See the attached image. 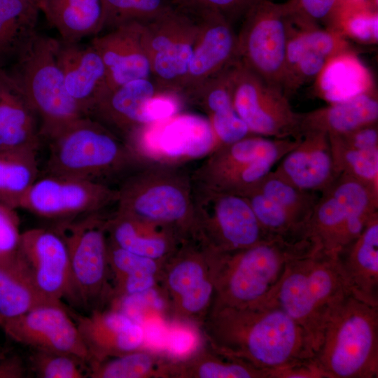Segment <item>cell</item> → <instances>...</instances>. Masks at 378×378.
Instances as JSON below:
<instances>
[{"instance_id": "1", "label": "cell", "mask_w": 378, "mask_h": 378, "mask_svg": "<svg viewBox=\"0 0 378 378\" xmlns=\"http://www.w3.org/2000/svg\"><path fill=\"white\" fill-rule=\"evenodd\" d=\"M210 336L218 351L272 374L312 359L311 335L268 302L241 307L214 305Z\"/></svg>"}, {"instance_id": "2", "label": "cell", "mask_w": 378, "mask_h": 378, "mask_svg": "<svg viewBox=\"0 0 378 378\" xmlns=\"http://www.w3.org/2000/svg\"><path fill=\"white\" fill-rule=\"evenodd\" d=\"M46 142L48 156L44 174L113 186L150 164L120 137L90 116L71 122Z\"/></svg>"}, {"instance_id": "3", "label": "cell", "mask_w": 378, "mask_h": 378, "mask_svg": "<svg viewBox=\"0 0 378 378\" xmlns=\"http://www.w3.org/2000/svg\"><path fill=\"white\" fill-rule=\"evenodd\" d=\"M313 360L325 378H377L378 306L346 295L328 314Z\"/></svg>"}, {"instance_id": "4", "label": "cell", "mask_w": 378, "mask_h": 378, "mask_svg": "<svg viewBox=\"0 0 378 378\" xmlns=\"http://www.w3.org/2000/svg\"><path fill=\"white\" fill-rule=\"evenodd\" d=\"M116 188L115 211L165 225L183 240L197 239L192 175L183 165L150 163Z\"/></svg>"}, {"instance_id": "5", "label": "cell", "mask_w": 378, "mask_h": 378, "mask_svg": "<svg viewBox=\"0 0 378 378\" xmlns=\"http://www.w3.org/2000/svg\"><path fill=\"white\" fill-rule=\"evenodd\" d=\"M317 248L310 239L290 241L273 237L241 249L214 251V305L241 307L263 302L291 260Z\"/></svg>"}, {"instance_id": "6", "label": "cell", "mask_w": 378, "mask_h": 378, "mask_svg": "<svg viewBox=\"0 0 378 378\" xmlns=\"http://www.w3.org/2000/svg\"><path fill=\"white\" fill-rule=\"evenodd\" d=\"M349 293L335 253L317 248L291 260L264 301L279 307L302 326L315 346L328 314Z\"/></svg>"}, {"instance_id": "7", "label": "cell", "mask_w": 378, "mask_h": 378, "mask_svg": "<svg viewBox=\"0 0 378 378\" xmlns=\"http://www.w3.org/2000/svg\"><path fill=\"white\" fill-rule=\"evenodd\" d=\"M58 40L35 34L17 55L12 77L36 112L46 141L61 130L88 116L69 94L58 64Z\"/></svg>"}, {"instance_id": "8", "label": "cell", "mask_w": 378, "mask_h": 378, "mask_svg": "<svg viewBox=\"0 0 378 378\" xmlns=\"http://www.w3.org/2000/svg\"><path fill=\"white\" fill-rule=\"evenodd\" d=\"M241 20L237 33L239 61L265 83L282 90L293 28L283 4L256 0Z\"/></svg>"}, {"instance_id": "9", "label": "cell", "mask_w": 378, "mask_h": 378, "mask_svg": "<svg viewBox=\"0 0 378 378\" xmlns=\"http://www.w3.org/2000/svg\"><path fill=\"white\" fill-rule=\"evenodd\" d=\"M193 202L198 241L209 249L232 251L274 237L262 228L246 197L193 183Z\"/></svg>"}, {"instance_id": "10", "label": "cell", "mask_w": 378, "mask_h": 378, "mask_svg": "<svg viewBox=\"0 0 378 378\" xmlns=\"http://www.w3.org/2000/svg\"><path fill=\"white\" fill-rule=\"evenodd\" d=\"M141 23L151 79L158 91L179 94L199 31V13L179 6Z\"/></svg>"}, {"instance_id": "11", "label": "cell", "mask_w": 378, "mask_h": 378, "mask_svg": "<svg viewBox=\"0 0 378 378\" xmlns=\"http://www.w3.org/2000/svg\"><path fill=\"white\" fill-rule=\"evenodd\" d=\"M125 143L148 163L179 165L205 158L218 146L209 119L185 111L144 127Z\"/></svg>"}, {"instance_id": "12", "label": "cell", "mask_w": 378, "mask_h": 378, "mask_svg": "<svg viewBox=\"0 0 378 378\" xmlns=\"http://www.w3.org/2000/svg\"><path fill=\"white\" fill-rule=\"evenodd\" d=\"M106 218L99 212L58 223L55 227L68 250L72 302L85 307L97 304L106 293L109 267Z\"/></svg>"}, {"instance_id": "13", "label": "cell", "mask_w": 378, "mask_h": 378, "mask_svg": "<svg viewBox=\"0 0 378 378\" xmlns=\"http://www.w3.org/2000/svg\"><path fill=\"white\" fill-rule=\"evenodd\" d=\"M116 187L66 177L44 174L34 182L20 201L18 209L58 223L103 212L115 205Z\"/></svg>"}, {"instance_id": "14", "label": "cell", "mask_w": 378, "mask_h": 378, "mask_svg": "<svg viewBox=\"0 0 378 378\" xmlns=\"http://www.w3.org/2000/svg\"><path fill=\"white\" fill-rule=\"evenodd\" d=\"M234 108L252 134L269 138L302 137L300 113L280 89L257 76L239 59L232 68Z\"/></svg>"}, {"instance_id": "15", "label": "cell", "mask_w": 378, "mask_h": 378, "mask_svg": "<svg viewBox=\"0 0 378 378\" xmlns=\"http://www.w3.org/2000/svg\"><path fill=\"white\" fill-rule=\"evenodd\" d=\"M0 328L13 340L32 350L69 354L89 364V354L65 304L43 306L13 317L0 316Z\"/></svg>"}, {"instance_id": "16", "label": "cell", "mask_w": 378, "mask_h": 378, "mask_svg": "<svg viewBox=\"0 0 378 378\" xmlns=\"http://www.w3.org/2000/svg\"><path fill=\"white\" fill-rule=\"evenodd\" d=\"M199 31L187 73L179 89L186 99L206 80L238 60L237 33L223 15L200 11Z\"/></svg>"}, {"instance_id": "17", "label": "cell", "mask_w": 378, "mask_h": 378, "mask_svg": "<svg viewBox=\"0 0 378 378\" xmlns=\"http://www.w3.org/2000/svg\"><path fill=\"white\" fill-rule=\"evenodd\" d=\"M354 50L348 38L337 29L293 26L288 39L282 91L288 98L304 84L315 80L328 59Z\"/></svg>"}, {"instance_id": "18", "label": "cell", "mask_w": 378, "mask_h": 378, "mask_svg": "<svg viewBox=\"0 0 378 378\" xmlns=\"http://www.w3.org/2000/svg\"><path fill=\"white\" fill-rule=\"evenodd\" d=\"M19 251L42 294L57 302L73 300L68 250L55 227L22 232Z\"/></svg>"}, {"instance_id": "19", "label": "cell", "mask_w": 378, "mask_h": 378, "mask_svg": "<svg viewBox=\"0 0 378 378\" xmlns=\"http://www.w3.org/2000/svg\"><path fill=\"white\" fill-rule=\"evenodd\" d=\"M90 356L88 366L110 357L137 350L144 342V330L119 310L93 309L89 315L69 310Z\"/></svg>"}, {"instance_id": "20", "label": "cell", "mask_w": 378, "mask_h": 378, "mask_svg": "<svg viewBox=\"0 0 378 378\" xmlns=\"http://www.w3.org/2000/svg\"><path fill=\"white\" fill-rule=\"evenodd\" d=\"M91 44L106 69L109 90L132 80L151 78L150 60L142 38V23L129 22L94 37Z\"/></svg>"}, {"instance_id": "21", "label": "cell", "mask_w": 378, "mask_h": 378, "mask_svg": "<svg viewBox=\"0 0 378 378\" xmlns=\"http://www.w3.org/2000/svg\"><path fill=\"white\" fill-rule=\"evenodd\" d=\"M175 256L167 273L169 290L184 314L197 315L208 308L216 293V265L206 269L208 253L183 241L174 252Z\"/></svg>"}, {"instance_id": "22", "label": "cell", "mask_w": 378, "mask_h": 378, "mask_svg": "<svg viewBox=\"0 0 378 378\" xmlns=\"http://www.w3.org/2000/svg\"><path fill=\"white\" fill-rule=\"evenodd\" d=\"M274 173L300 189L323 192L338 176L328 134L321 132L303 134L299 144L281 158Z\"/></svg>"}, {"instance_id": "23", "label": "cell", "mask_w": 378, "mask_h": 378, "mask_svg": "<svg viewBox=\"0 0 378 378\" xmlns=\"http://www.w3.org/2000/svg\"><path fill=\"white\" fill-rule=\"evenodd\" d=\"M158 92L151 78L132 80L108 90L96 104L90 117L125 141L128 136L152 123L148 106Z\"/></svg>"}, {"instance_id": "24", "label": "cell", "mask_w": 378, "mask_h": 378, "mask_svg": "<svg viewBox=\"0 0 378 378\" xmlns=\"http://www.w3.org/2000/svg\"><path fill=\"white\" fill-rule=\"evenodd\" d=\"M56 55L69 94L90 116L96 104L109 90L99 54L92 44L58 40Z\"/></svg>"}, {"instance_id": "25", "label": "cell", "mask_w": 378, "mask_h": 378, "mask_svg": "<svg viewBox=\"0 0 378 378\" xmlns=\"http://www.w3.org/2000/svg\"><path fill=\"white\" fill-rule=\"evenodd\" d=\"M335 255L350 293L378 306V213L360 234Z\"/></svg>"}, {"instance_id": "26", "label": "cell", "mask_w": 378, "mask_h": 378, "mask_svg": "<svg viewBox=\"0 0 378 378\" xmlns=\"http://www.w3.org/2000/svg\"><path fill=\"white\" fill-rule=\"evenodd\" d=\"M234 64L206 80L186 100V104L199 108L209 119L216 137L217 148L252 134L234 108L232 83Z\"/></svg>"}, {"instance_id": "27", "label": "cell", "mask_w": 378, "mask_h": 378, "mask_svg": "<svg viewBox=\"0 0 378 378\" xmlns=\"http://www.w3.org/2000/svg\"><path fill=\"white\" fill-rule=\"evenodd\" d=\"M108 240L132 253L160 260L171 255L183 240L172 229L115 211L107 217Z\"/></svg>"}, {"instance_id": "28", "label": "cell", "mask_w": 378, "mask_h": 378, "mask_svg": "<svg viewBox=\"0 0 378 378\" xmlns=\"http://www.w3.org/2000/svg\"><path fill=\"white\" fill-rule=\"evenodd\" d=\"M38 116L11 75L0 69V146L38 150Z\"/></svg>"}, {"instance_id": "29", "label": "cell", "mask_w": 378, "mask_h": 378, "mask_svg": "<svg viewBox=\"0 0 378 378\" xmlns=\"http://www.w3.org/2000/svg\"><path fill=\"white\" fill-rule=\"evenodd\" d=\"M314 81L316 96L330 104L376 91L371 71L354 50L328 59Z\"/></svg>"}, {"instance_id": "30", "label": "cell", "mask_w": 378, "mask_h": 378, "mask_svg": "<svg viewBox=\"0 0 378 378\" xmlns=\"http://www.w3.org/2000/svg\"><path fill=\"white\" fill-rule=\"evenodd\" d=\"M300 136L309 132L331 134H344L358 127L377 122V92L363 94L350 99L330 103L311 111L300 113Z\"/></svg>"}, {"instance_id": "31", "label": "cell", "mask_w": 378, "mask_h": 378, "mask_svg": "<svg viewBox=\"0 0 378 378\" xmlns=\"http://www.w3.org/2000/svg\"><path fill=\"white\" fill-rule=\"evenodd\" d=\"M36 286L19 248L0 258V316L13 317L47 305H64Z\"/></svg>"}, {"instance_id": "32", "label": "cell", "mask_w": 378, "mask_h": 378, "mask_svg": "<svg viewBox=\"0 0 378 378\" xmlns=\"http://www.w3.org/2000/svg\"><path fill=\"white\" fill-rule=\"evenodd\" d=\"M38 7L64 42L79 43L104 29L103 0H41Z\"/></svg>"}, {"instance_id": "33", "label": "cell", "mask_w": 378, "mask_h": 378, "mask_svg": "<svg viewBox=\"0 0 378 378\" xmlns=\"http://www.w3.org/2000/svg\"><path fill=\"white\" fill-rule=\"evenodd\" d=\"M37 149L0 146V202L18 209L20 200L38 178Z\"/></svg>"}, {"instance_id": "34", "label": "cell", "mask_w": 378, "mask_h": 378, "mask_svg": "<svg viewBox=\"0 0 378 378\" xmlns=\"http://www.w3.org/2000/svg\"><path fill=\"white\" fill-rule=\"evenodd\" d=\"M108 265L115 280L119 298L146 291L155 283L157 260L125 251L108 239Z\"/></svg>"}, {"instance_id": "35", "label": "cell", "mask_w": 378, "mask_h": 378, "mask_svg": "<svg viewBox=\"0 0 378 378\" xmlns=\"http://www.w3.org/2000/svg\"><path fill=\"white\" fill-rule=\"evenodd\" d=\"M39 11L29 0H0V57L18 55L37 33Z\"/></svg>"}, {"instance_id": "36", "label": "cell", "mask_w": 378, "mask_h": 378, "mask_svg": "<svg viewBox=\"0 0 378 378\" xmlns=\"http://www.w3.org/2000/svg\"><path fill=\"white\" fill-rule=\"evenodd\" d=\"M255 190L279 205L305 230L307 235L308 224L319 198L315 192L300 189L274 172H270Z\"/></svg>"}, {"instance_id": "37", "label": "cell", "mask_w": 378, "mask_h": 378, "mask_svg": "<svg viewBox=\"0 0 378 378\" xmlns=\"http://www.w3.org/2000/svg\"><path fill=\"white\" fill-rule=\"evenodd\" d=\"M328 136L337 175L346 174L378 190V149L349 147Z\"/></svg>"}, {"instance_id": "38", "label": "cell", "mask_w": 378, "mask_h": 378, "mask_svg": "<svg viewBox=\"0 0 378 378\" xmlns=\"http://www.w3.org/2000/svg\"><path fill=\"white\" fill-rule=\"evenodd\" d=\"M246 197L267 234L290 241L309 239L304 228L279 205L260 192L254 190Z\"/></svg>"}, {"instance_id": "39", "label": "cell", "mask_w": 378, "mask_h": 378, "mask_svg": "<svg viewBox=\"0 0 378 378\" xmlns=\"http://www.w3.org/2000/svg\"><path fill=\"white\" fill-rule=\"evenodd\" d=\"M104 29L129 22H146L181 6L178 0H103Z\"/></svg>"}, {"instance_id": "40", "label": "cell", "mask_w": 378, "mask_h": 378, "mask_svg": "<svg viewBox=\"0 0 378 378\" xmlns=\"http://www.w3.org/2000/svg\"><path fill=\"white\" fill-rule=\"evenodd\" d=\"M330 27L358 43L375 44L378 41L377 12L366 1L343 7Z\"/></svg>"}, {"instance_id": "41", "label": "cell", "mask_w": 378, "mask_h": 378, "mask_svg": "<svg viewBox=\"0 0 378 378\" xmlns=\"http://www.w3.org/2000/svg\"><path fill=\"white\" fill-rule=\"evenodd\" d=\"M113 358L90 365L88 377L141 378L153 368V358L144 351L136 350Z\"/></svg>"}, {"instance_id": "42", "label": "cell", "mask_w": 378, "mask_h": 378, "mask_svg": "<svg viewBox=\"0 0 378 378\" xmlns=\"http://www.w3.org/2000/svg\"><path fill=\"white\" fill-rule=\"evenodd\" d=\"M31 353V368L38 377H88V364L74 356L38 350H32Z\"/></svg>"}, {"instance_id": "43", "label": "cell", "mask_w": 378, "mask_h": 378, "mask_svg": "<svg viewBox=\"0 0 378 378\" xmlns=\"http://www.w3.org/2000/svg\"><path fill=\"white\" fill-rule=\"evenodd\" d=\"M216 350V355L192 365L189 373L200 378H270L269 374Z\"/></svg>"}, {"instance_id": "44", "label": "cell", "mask_w": 378, "mask_h": 378, "mask_svg": "<svg viewBox=\"0 0 378 378\" xmlns=\"http://www.w3.org/2000/svg\"><path fill=\"white\" fill-rule=\"evenodd\" d=\"M344 0H288L283 3L292 24L295 27H330L339 13Z\"/></svg>"}, {"instance_id": "45", "label": "cell", "mask_w": 378, "mask_h": 378, "mask_svg": "<svg viewBox=\"0 0 378 378\" xmlns=\"http://www.w3.org/2000/svg\"><path fill=\"white\" fill-rule=\"evenodd\" d=\"M256 0H178L183 7L194 11H214L223 15L232 24L241 20Z\"/></svg>"}, {"instance_id": "46", "label": "cell", "mask_w": 378, "mask_h": 378, "mask_svg": "<svg viewBox=\"0 0 378 378\" xmlns=\"http://www.w3.org/2000/svg\"><path fill=\"white\" fill-rule=\"evenodd\" d=\"M17 209L0 202V258L16 252L22 232Z\"/></svg>"}, {"instance_id": "47", "label": "cell", "mask_w": 378, "mask_h": 378, "mask_svg": "<svg viewBox=\"0 0 378 378\" xmlns=\"http://www.w3.org/2000/svg\"><path fill=\"white\" fill-rule=\"evenodd\" d=\"M343 144L363 150L378 149L377 122L340 134H331Z\"/></svg>"}, {"instance_id": "48", "label": "cell", "mask_w": 378, "mask_h": 378, "mask_svg": "<svg viewBox=\"0 0 378 378\" xmlns=\"http://www.w3.org/2000/svg\"><path fill=\"white\" fill-rule=\"evenodd\" d=\"M271 378H325V376L312 358L276 370Z\"/></svg>"}, {"instance_id": "49", "label": "cell", "mask_w": 378, "mask_h": 378, "mask_svg": "<svg viewBox=\"0 0 378 378\" xmlns=\"http://www.w3.org/2000/svg\"><path fill=\"white\" fill-rule=\"evenodd\" d=\"M195 335L188 330H175L169 337V349L175 354L189 352L195 346Z\"/></svg>"}, {"instance_id": "50", "label": "cell", "mask_w": 378, "mask_h": 378, "mask_svg": "<svg viewBox=\"0 0 378 378\" xmlns=\"http://www.w3.org/2000/svg\"><path fill=\"white\" fill-rule=\"evenodd\" d=\"M25 372L24 365L19 356L0 355V378H22L25 377Z\"/></svg>"}, {"instance_id": "51", "label": "cell", "mask_w": 378, "mask_h": 378, "mask_svg": "<svg viewBox=\"0 0 378 378\" xmlns=\"http://www.w3.org/2000/svg\"><path fill=\"white\" fill-rule=\"evenodd\" d=\"M29 1H31L36 2V3H37V4H38V3H39V1H40L41 0H29Z\"/></svg>"}]
</instances>
